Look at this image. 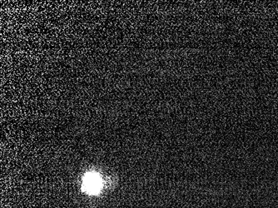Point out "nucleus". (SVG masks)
Masks as SVG:
<instances>
[{
	"mask_svg": "<svg viewBox=\"0 0 278 208\" xmlns=\"http://www.w3.org/2000/svg\"><path fill=\"white\" fill-rule=\"evenodd\" d=\"M102 187V182L98 174L90 172L86 175L83 179V190L88 193H98Z\"/></svg>",
	"mask_w": 278,
	"mask_h": 208,
	"instance_id": "1",
	"label": "nucleus"
}]
</instances>
